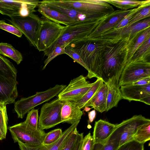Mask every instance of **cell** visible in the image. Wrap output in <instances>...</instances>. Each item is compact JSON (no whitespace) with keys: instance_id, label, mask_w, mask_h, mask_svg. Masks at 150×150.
<instances>
[{"instance_id":"obj_1","label":"cell","mask_w":150,"mask_h":150,"mask_svg":"<svg viewBox=\"0 0 150 150\" xmlns=\"http://www.w3.org/2000/svg\"><path fill=\"white\" fill-rule=\"evenodd\" d=\"M136 38L134 37L130 39L126 36L116 39L106 44L95 77L101 79L104 83L112 79L118 84Z\"/></svg>"},{"instance_id":"obj_2","label":"cell","mask_w":150,"mask_h":150,"mask_svg":"<svg viewBox=\"0 0 150 150\" xmlns=\"http://www.w3.org/2000/svg\"><path fill=\"white\" fill-rule=\"evenodd\" d=\"M112 13L75 22L68 26L61 36L50 47L44 51V55L48 56L57 46L67 45L71 42L89 37L92 33L104 24Z\"/></svg>"},{"instance_id":"obj_3","label":"cell","mask_w":150,"mask_h":150,"mask_svg":"<svg viewBox=\"0 0 150 150\" xmlns=\"http://www.w3.org/2000/svg\"><path fill=\"white\" fill-rule=\"evenodd\" d=\"M106 44L95 41L88 38L73 41L66 46L77 53L86 64L88 69L87 77H95L100 64Z\"/></svg>"},{"instance_id":"obj_4","label":"cell","mask_w":150,"mask_h":150,"mask_svg":"<svg viewBox=\"0 0 150 150\" xmlns=\"http://www.w3.org/2000/svg\"><path fill=\"white\" fill-rule=\"evenodd\" d=\"M66 86L57 84L46 91L37 92L33 95L18 100L14 103V109L18 117L23 118L31 109L57 96Z\"/></svg>"},{"instance_id":"obj_5","label":"cell","mask_w":150,"mask_h":150,"mask_svg":"<svg viewBox=\"0 0 150 150\" xmlns=\"http://www.w3.org/2000/svg\"><path fill=\"white\" fill-rule=\"evenodd\" d=\"M8 21L23 34L30 43L37 48L42 19L33 13L25 17H11Z\"/></svg>"},{"instance_id":"obj_6","label":"cell","mask_w":150,"mask_h":150,"mask_svg":"<svg viewBox=\"0 0 150 150\" xmlns=\"http://www.w3.org/2000/svg\"><path fill=\"white\" fill-rule=\"evenodd\" d=\"M55 3L81 11L90 15H101L114 11L109 4L104 0H53Z\"/></svg>"},{"instance_id":"obj_7","label":"cell","mask_w":150,"mask_h":150,"mask_svg":"<svg viewBox=\"0 0 150 150\" xmlns=\"http://www.w3.org/2000/svg\"><path fill=\"white\" fill-rule=\"evenodd\" d=\"M149 122V119L141 115H134L120 123L116 125L109 139L118 140L119 146L127 142L133 140V136L137 129L140 126Z\"/></svg>"},{"instance_id":"obj_8","label":"cell","mask_w":150,"mask_h":150,"mask_svg":"<svg viewBox=\"0 0 150 150\" xmlns=\"http://www.w3.org/2000/svg\"><path fill=\"white\" fill-rule=\"evenodd\" d=\"M64 102L58 98L43 105L38 121L40 129H47L62 123L61 111Z\"/></svg>"},{"instance_id":"obj_9","label":"cell","mask_w":150,"mask_h":150,"mask_svg":"<svg viewBox=\"0 0 150 150\" xmlns=\"http://www.w3.org/2000/svg\"><path fill=\"white\" fill-rule=\"evenodd\" d=\"M8 129L15 142L19 141L33 145L42 144L46 134L44 130L34 129L24 122L10 126Z\"/></svg>"},{"instance_id":"obj_10","label":"cell","mask_w":150,"mask_h":150,"mask_svg":"<svg viewBox=\"0 0 150 150\" xmlns=\"http://www.w3.org/2000/svg\"><path fill=\"white\" fill-rule=\"evenodd\" d=\"M40 3L34 0H0V13L11 17H25L33 13Z\"/></svg>"},{"instance_id":"obj_11","label":"cell","mask_w":150,"mask_h":150,"mask_svg":"<svg viewBox=\"0 0 150 150\" xmlns=\"http://www.w3.org/2000/svg\"><path fill=\"white\" fill-rule=\"evenodd\" d=\"M66 28L46 18L42 19L37 49L39 51H44L50 47L61 35Z\"/></svg>"},{"instance_id":"obj_12","label":"cell","mask_w":150,"mask_h":150,"mask_svg":"<svg viewBox=\"0 0 150 150\" xmlns=\"http://www.w3.org/2000/svg\"><path fill=\"white\" fill-rule=\"evenodd\" d=\"M150 77V62L138 61L127 64L120 76L118 85L132 84L140 79Z\"/></svg>"},{"instance_id":"obj_13","label":"cell","mask_w":150,"mask_h":150,"mask_svg":"<svg viewBox=\"0 0 150 150\" xmlns=\"http://www.w3.org/2000/svg\"><path fill=\"white\" fill-rule=\"evenodd\" d=\"M87 77L83 75L71 80L68 85L58 95V98L63 101H76L81 99L91 87Z\"/></svg>"},{"instance_id":"obj_14","label":"cell","mask_w":150,"mask_h":150,"mask_svg":"<svg viewBox=\"0 0 150 150\" xmlns=\"http://www.w3.org/2000/svg\"><path fill=\"white\" fill-rule=\"evenodd\" d=\"M120 87L122 99L129 102L140 101L150 105V83L142 85L132 83Z\"/></svg>"},{"instance_id":"obj_15","label":"cell","mask_w":150,"mask_h":150,"mask_svg":"<svg viewBox=\"0 0 150 150\" xmlns=\"http://www.w3.org/2000/svg\"><path fill=\"white\" fill-rule=\"evenodd\" d=\"M16 79L8 77L0 72V101L6 105L15 103L18 96Z\"/></svg>"},{"instance_id":"obj_16","label":"cell","mask_w":150,"mask_h":150,"mask_svg":"<svg viewBox=\"0 0 150 150\" xmlns=\"http://www.w3.org/2000/svg\"><path fill=\"white\" fill-rule=\"evenodd\" d=\"M80 121H78L63 132L59 139L56 142L51 144L33 145L17 142L21 150H60L64 144L70 136L77 127Z\"/></svg>"},{"instance_id":"obj_17","label":"cell","mask_w":150,"mask_h":150,"mask_svg":"<svg viewBox=\"0 0 150 150\" xmlns=\"http://www.w3.org/2000/svg\"><path fill=\"white\" fill-rule=\"evenodd\" d=\"M39 4L45 6L64 14L76 21H83L103 15L87 14L81 11L57 4L54 2L53 0H45L40 1Z\"/></svg>"},{"instance_id":"obj_18","label":"cell","mask_w":150,"mask_h":150,"mask_svg":"<svg viewBox=\"0 0 150 150\" xmlns=\"http://www.w3.org/2000/svg\"><path fill=\"white\" fill-rule=\"evenodd\" d=\"M115 125L102 119L95 122L92 136L94 144H106Z\"/></svg>"},{"instance_id":"obj_19","label":"cell","mask_w":150,"mask_h":150,"mask_svg":"<svg viewBox=\"0 0 150 150\" xmlns=\"http://www.w3.org/2000/svg\"><path fill=\"white\" fill-rule=\"evenodd\" d=\"M83 115V111L75 101H64L61 111L62 122H66L72 125L80 121Z\"/></svg>"},{"instance_id":"obj_20","label":"cell","mask_w":150,"mask_h":150,"mask_svg":"<svg viewBox=\"0 0 150 150\" xmlns=\"http://www.w3.org/2000/svg\"><path fill=\"white\" fill-rule=\"evenodd\" d=\"M131 9H121L114 11L105 23L92 33L88 37L91 38L115 27L131 11Z\"/></svg>"},{"instance_id":"obj_21","label":"cell","mask_w":150,"mask_h":150,"mask_svg":"<svg viewBox=\"0 0 150 150\" xmlns=\"http://www.w3.org/2000/svg\"><path fill=\"white\" fill-rule=\"evenodd\" d=\"M38 11L43 18L59 24L68 26L76 22L67 16L45 6L38 5Z\"/></svg>"},{"instance_id":"obj_22","label":"cell","mask_w":150,"mask_h":150,"mask_svg":"<svg viewBox=\"0 0 150 150\" xmlns=\"http://www.w3.org/2000/svg\"><path fill=\"white\" fill-rule=\"evenodd\" d=\"M107 93V86L103 83L85 107H92L100 113L106 111Z\"/></svg>"},{"instance_id":"obj_23","label":"cell","mask_w":150,"mask_h":150,"mask_svg":"<svg viewBox=\"0 0 150 150\" xmlns=\"http://www.w3.org/2000/svg\"><path fill=\"white\" fill-rule=\"evenodd\" d=\"M105 83L108 87L106 110V111H108L116 107L119 101L122 98L120 91V87L114 80H110Z\"/></svg>"},{"instance_id":"obj_24","label":"cell","mask_w":150,"mask_h":150,"mask_svg":"<svg viewBox=\"0 0 150 150\" xmlns=\"http://www.w3.org/2000/svg\"><path fill=\"white\" fill-rule=\"evenodd\" d=\"M150 27V18H149L122 28V34L123 36H127L131 39Z\"/></svg>"},{"instance_id":"obj_25","label":"cell","mask_w":150,"mask_h":150,"mask_svg":"<svg viewBox=\"0 0 150 150\" xmlns=\"http://www.w3.org/2000/svg\"><path fill=\"white\" fill-rule=\"evenodd\" d=\"M150 37L148 38L137 49L127 64L138 61L150 62Z\"/></svg>"},{"instance_id":"obj_26","label":"cell","mask_w":150,"mask_h":150,"mask_svg":"<svg viewBox=\"0 0 150 150\" xmlns=\"http://www.w3.org/2000/svg\"><path fill=\"white\" fill-rule=\"evenodd\" d=\"M0 54L12 59L18 64L23 59L21 53L7 43L0 42Z\"/></svg>"},{"instance_id":"obj_27","label":"cell","mask_w":150,"mask_h":150,"mask_svg":"<svg viewBox=\"0 0 150 150\" xmlns=\"http://www.w3.org/2000/svg\"><path fill=\"white\" fill-rule=\"evenodd\" d=\"M104 83L100 78H97L89 90L79 100L75 101L80 109L84 108L90 100Z\"/></svg>"},{"instance_id":"obj_28","label":"cell","mask_w":150,"mask_h":150,"mask_svg":"<svg viewBox=\"0 0 150 150\" xmlns=\"http://www.w3.org/2000/svg\"><path fill=\"white\" fill-rule=\"evenodd\" d=\"M0 72L8 77L16 79V69L8 59L1 54Z\"/></svg>"},{"instance_id":"obj_29","label":"cell","mask_w":150,"mask_h":150,"mask_svg":"<svg viewBox=\"0 0 150 150\" xmlns=\"http://www.w3.org/2000/svg\"><path fill=\"white\" fill-rule=\"evenodd\" d=\"M109 4L123 10H127L141 5L146 1H139L132 0H104Z\"/></svg>"},{"instance_id":"obj_30","label":"cell","mask_w":150,"mask_h":150,"mask_svg":"<svg viewBox=\"0 0 150 150\" xmlns=\"http://www.w3.org/2000/svg\"><path fill=\"white\" fill-rule=\"evenodd\" d=\"M133 139L144 144L150 140V122L139 126L133 137Z\"/></svg>"},{"instance_id":"obj_31","label":"cell","mask_w":150,"mask_h":150,"mask_svg":"<svg viewBox=\"0 0 150 150\" xmlns=\"http://www.w3.org/2000/svg\"><path fill=\"white\" fill-rule=\"evenodd\" d=\"M149 37H150V27L143 30L137 37L129 53L127 62L130 60L138 47Z\"/></svg>"},{"instance_id":"obj_32","label":"cell","mask_w":150,"mask_h":150,"mask_svg":"<svg viewBox=\"0 0 150 150\" xmlns=\"http://www.w3.org/2000/svg\"><path fill=\"white\" fill-rule=\"evenodd\" d=\"M6 105L0 101V129L5 138L7 132L8 121Z\"/></svg>"},{"instance_id":"obj_33","label":"cell","mask_w":150,"mask_h":150,"mask_svg":"<svg viewBox=\"0 0 150 150\" xmlns=\"http://www.w3.org/2000/svg\"><path fill=\"white\" fill-rule=\"evenodd\" d=\"M150 4L147 5L138 10L129 21L128 25H130L141 20L149 18Z\"/></svg>"},{"instance_id":"obj_34","label":"cell","mask_w":150,"mask_h":150,"mask_svg":"<svg viewBox=\"0 0 150 150\" xmlns=\"http://www.w3.org/2000/svg\"><path fill=\"white\" fill-rule=\"evenodd\" d=\"M62 133V129L58 128L46 133L43 139L42 144L48 145L54 143L59 139Z\"/></svg>"},{"instance_id":"obj_35","label":"cell","mask_w":150,"mask_h":150,"mask_svg":"<svg viewBox=\"0 0 150 150\" xmlns=\"http://www.w3.org/2000/svg\"><path fill=\"white\" fill-rule=\"evenodd\" d=\"M38 110L33 108L28 113L26 120L24 122L30 127L38 129L40 128L38 126Z\"/></svg>"},{"instance_id":"obj_36","label":"cell","mask_w":150,"mask_h":150,"mask_svg":"<svg viewBox=\"0 0 150 150\" xmlns=\"http://www.w3.org/2000/svg\"><path fill=\"white\" fill-rule=\"evenodd\" d=\"M149 4H150V0H146L144 3L141 5L136 8L132 9L128 15L114 28L120 29L127 25L129 21L136 12L139 9Z\"/></svg>"},{"instance_id":"obj_37","label":"cell","mask_w":150,"mask_h":150,"mask_svg":"<svg viewBox=\"0 0 150 150\" xmlns=\"http://www.w3.org/2000/svg\"><path fill=\"white\" fill-rule=\"evenodd\" d=\"M119 147V141L109 139L106 144H94L92 150H117Z\"/></svg>"},{"instance_id":"obj_38","label":"cell","mask_w":150,"mask_h":150,"mask_svg":"<svg viewBox=\"0 0 150 150\" xmlns=\"http://www.w3.org/2000/svg\"><path fill=\"white\" fill-rule=\"evenodd\" d=\"M79 134L76 128L64 144L60 150H73L77 142Z\"/></svg>"},{"instance_id":"obj_39","label":"cell","mask_w":150,"mask_h":150,"mask_svg":"<svg viewBox=\"0 0 150 150\" xmlns=\"http://www.w3.org/2000/svg\"><path fill=\"white\" fill-rule=\"evenodd\" d=\"M117 150H144V144L132 140L119 146Z\"/></svg>"},{"instance_id":"obj_40","label":"cell","mask_w":150,"mask_h":150,"mask_svg":"<svg viewBox=\"0 0 150 150\" xmlns=\"http://www.w3.org/2000/svg\"><path fill=\"white\" fill-rule=\"evenodd\" d=\"M0 29L13 34L19 38L21 37L23 34L16 27L6 23L4 20H0Z\"/></svg>"},{"instance_id":"obj_41","label":"cell","mask_w":150,"mask_h":150,"mask_svg":"<svg viewBox=\"0 0 150 150\" xmlns=\"http://www.w3.org/2000/svg\"><path fill=\"white\" fill-rule=\"evenodd\" d=\"M67 45H64L56 47L53 51L48 56L44 62V65L42 69H44L48 64L53 59L58 56L65 54V49Z\"/></svg>"},{"instance_id":"obj_42","label":"cell","mask_w":150,"mask_h":150,"mask_svg":"<svg viewBox=\"0 0 150 150\" xmlns=\"http://www.w3.org/2000/svg\"><path fill=\"white\" fill-rule=\"evenodd\" d=\"M94 144L93 136L89 132L83 138L81 150H92Z\"/></svg>"},{"instance_id":"obj_43","label":"cell","mask_w":150,"mask_h":150,"mask_svg":"<svg viewBox=\"0 0 150 150\" xmlns=\"http://www.w3.org/2000/svg\"><path fill=\"white\" fill-rule=\"evenodd\" d=\"M65 54H67L77 63L79 64L88 71V69L83 62L79 56L76 52L71 50L69 48L66 47L65 49Z\"/></svg>"},{"instance_id":"obj_44","label":"cell","mask_w":150,"mask_h":150,"mask_svg":"<svg viewBox=\"0 0 150 150\" xmlns=\"http://www.w3.org/2000/svg\"><path fill=\"white\" fill-rule=\"evenodd\" d=\"M83 138V133H79L77 142L73 150H81Z\"/></svg>"},{"instance_id":"obj_45","label":"cell","mask_w":150,"mask_h":150,"mask_svg":"<svg viewBox=\"0 0 150 150\" xmlns=\"http://www.w3.org/2000/svg\"><path fill=\"white\" fill-rule=\"evenodd\" d=\"M96 115L95 110H93L91 111L88 112V124L89 125L92 123L95 119Z\"/></svg>"},{"instance_id":"obj_46","label":"cell","mask_w":150,"mask_h":150,"mask_svg":"<svg viewBox=\"0 0 150 150\" xmlns=\"http://www.w3.org/2000/svg\"><path fill=\"white\" fill-rule=\"evenodd\" d=\"M150 83V77L142 79L132 83L137 85H145Z\"/></svg>"},{"instance_id":"obj_47","label":"cell","mask_w":150,"mask_h":150,"mask_svg":"<svg viewBox=\"0 0 150 150\" xmlns=\"http://www.w3.org/2000/svg\"><path fill=\"white\" fill-rule=\"evenodd\" d=\"M5 139L1 129H0V140H1Z\"/></svg>"},{"instance_id":"obj_48","label":"cell","mask_w":150,"mask_h":150,"mask_svg":"<svg viewBox=\"0 0 150 150\" xmlns=\"http://www.w3.org/2000/svg\"><path fill=\"white\" fill-rule=\"evenodd\" d=\"M84 110L86 112H88L91 109V108H88V107H86L84 108Z\"/></svg>"}]
</instances>
